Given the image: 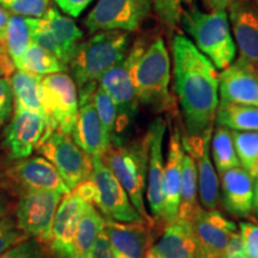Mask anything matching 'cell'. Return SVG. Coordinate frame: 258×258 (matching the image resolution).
Masks as SVG:
<instances>
[{
  "label": "cell",
  "instance_id": "4316f807",
  "mask_svg": "<svg viewBox=\"0 0 258 258\" xmlns=\"http://www.w3.org/2000/svg\"><path fill=\"white\" fill-rule=\"evenodd\" d=\"M32 17L10 15L8 30H6L5 50L18 70L25 51L32 43Z\"/></svg>",
  "mask_w": 258,
  "mask_h": 258
},
{
  "label": "cell",
  "instance_id": "5b68a950",
  "mask_svg": "<svg viewBox=\"0 0 258 258\" xmlns=\"http://www.w3.org/2000/svg\"><path fill=\"white\" fill-rule=\"evenodd\" d=\"M102 158L124 188L141 218L154 231L153 219L148 214L144 196L146 191L148 164L147 134L131 143L110 146Z\"/></svg>",
  "mask_w": 258,
  "mask_h": 258
},
{
  "label": "cell",
  "instance_id": "bcb514c9",
  "mask_svg": "<svg viewBox=\"0 0 258 258\" xmlns=\"http://www.w3.org/2000/svg\"><path fill=\"white\" fill-rule=\"evenodd\" d=\"M15 72V64L8 53L0 54V77H11Z\"/></svg>",
  "mask_w": 258,
  "mask_h": 258
},
{
  "label": "cell",
  "instance_id": "7dc6e473",
  "mask_svg": "<svg viewBox=\"0 0 258 258\" xmlns=\"http://www.w3.org/2000/svg\"><path fill=\"white\" fill-rule=\"evenodd\" d=\"M10 211V199L5 192L0 190V219L6 217Z\"/></svg>",
  "mask_w": 258,
  "mask_h": 258
},
{
  "label": "cell",
  "instance_id": "9c48e42d",
  "mask_svg": "<svg viewBox=\"0 0 258 258\" xmlns=\"http://www.w3.org/2000/svg\"><path fill=\"white\" fill-rule=\"evenodd\" d=\"M62 194L51 190L23 191L16 206V222L29 238L48 245Z\"/></svg>",
  "mask_w": 258,
  "mask_h": 258
},
{
  "label": "cell",
  "instance_id": "f1b7e54d",
  "mask_svg": "<svg viewBox=\"0 0 258 258\" xmlns=\"http://www.w3.org/2000/svg\"><path fill=\"white\" fill-rule=\"evenodd\" d=\"M198 169L195 160L189 153H184L182 166V182L179 191V208L177 219L190 221L201 205L198 202Z\"/></svg>",
  "mask_w": 258,
  "mask_h": 258
},
{
  "label": "cell",
  "instance_id": "ffe728a7",
  "mask_svg": "<svg viewBox=\"0 0 258 258\" xmlns=\"http://www.w3.org/2000/svg\"><path fill=\"white\" fill-rule=\"evenodd\" d=\"M219 98L221 102L258 108L256 69L238 59L222 70L219 76Z\"/></svg>",
  "mask_w": 258,
  "mask_h": 258
},
{
  "label": "cell",
  "instance_id": "4fadbf2b",
  "mask_svg": "<svg viewBox=\"0 0 258 258\" xmlns=\"http://www.w3.org/2000/svg\"><path fill=\"white\" fill-rule=\"evenodd\" d=\"M166 132V121L157 117L151 122L148 131V164L146 179V199L151 217L154 222V231L165 227L164 222V138Z\"/></svg>",
  "mask_w": 258,
  "mask_h": 258
},
{
  "label": "cell",
  "instance_id": "e575fe53",
  "mask_svg": "<svg viewBox=\"0 0 258 258\" xmlns=\"http://www.w3.org/2000/svg\"><path fill=\"white\" fill-rule=\"evenodd\" d=\"M0 5L10 14L41 18L50 8V0H0Z\"/></svg>",
  "mask_w": 258,
  "mask_h": 258
},
{
  "label": "cell",
  "instance_id": "f546056e",
  "mask_svg": "<svg viewBox=\"0 0 258 258\" xmlns=\"http://www.w3.org/2000/svg\"><path fill=\"white\" fill-rule=\"evenodd\" d=\"M105 219L92 205L85 202V207L79 221L76 239L77 258H90L93 245L101 232L104 230Z\"/></svg>",
  "mask_w": 258,
  "mask_h": 258
},
{
  "label": "cell",
  "instance_id": "9a60e30c",
  "mask_svg": "<svg viewBox=\"0 0 258 258\" xmlns=\"http://www.w3.org/2000/svg\"><path fill=\"white\" fill-rule=\"evenodd\" d=\"M47 120L34 111H15L4 131V147L14 160L29 158L47 134Z\"/></svg>",
  "mask_w": 258,
  "mask_h": 258
},
{
  "label": "cell",
  "instance_id": "52a82bcc",
  "mask_svg": "<svg viewBox=\"0 0 258 258\" xmlns=\"http://www.w3.org/2000/svg\"><path fill=\"white\" fill-rule=\"evenodd\" d=\"M32 42L54 54L69 67L83 40V31L70 16L50 6L41 18H32Z\"/></svg>",
  "mask_w": 258,
  "mask_h": 258
},
{
  "label": "cell",
  "instance_id": "8fae6325",
  "mask_svg": "<svg viewBox=\"0 0 258 258\" xmlns=\"http://www.w3.org/2000/svg\"><path fill=\"white\" fill-rule=\"evenodd\" d=\"M98 85L111 97L117 108L116 138L111 146H118L125 141L127 132L138 114L139 101L131 74V62L127 55L120 63L108 70L99 79Z\"/></svg>",
  "mask_w": 258,
  "mask_h": 258
},
{
  "label": "cell",
  "instance_id": "816d5d0a",
  "mask_svg": "<svg viewBox=\"0 0 258 258\" xmlns=\"http://www.w3.org/2000/svg\"><path fill=\"white\" fill-rule=\"evenodd\" d=\"M194 2H195V0H179L180 5H182V4H185V5H191Z\"/></svg>",
  "mask_w": 258,
  "mask_h": 258
},
{
  "label": "cell",
  "instance_id": "ac0fdd59",
  "mask_svg": "<svg viewBox=\"0 0 258 258\" xmlns=\"http://www.w3.org/2000/svg\"><path fill=\"white\" fill-rule=\"evenodd\" d=\"M184 147L182 135L177 124L170 123V137L167 144L166 164L164 167L163 195H164V222L165 226L173 222L178 215L179 191L182 182V166L184 159Z\"/></svg>",
  "mask_w": 258,
  "mask_h": 258
},
{
  "label": "cell",
  "instance_id": "c3c4849f",
  "mask_svg": "<svg viewBox=\"0 0 258 258\" xmlns=\"http://www.w3.org/2000/svg\"><path fill=\"white\" fill-rule=\"evenodd\" d=\"M246 171L249 172V175L252 177L253 179L257 178V177H258V154L253 158V160L251 161L249 169H247Z\"/></svg>",
  "mask_w": 258,
  "mask_h": 258
},
{
  "label": "cell",
  "instance_id": "b9f144b4",
  "mask_svg": "<svg viewBox=\"0 0 258 258\" xmlns=\"http://www.w3.org/2000/svg\"><path fill=\"white\" fill-rule=\"evenodd\" d=\"M224 256L226 258H250L245 251L243 239L239 232H234L228 240Z\"/></svg>",
  "mask_w": 258,
  "mask_h": 258
},
{
  "label": "cell",
  "instance_id": "db71d44e",
  "mask_svg": "<svg viewBox=\"0 0 258 258\" xmlns=\"http://www.w3.org/2000/svg\"><path fill=\"white\" fill-rule=\"evenodd\" d=\"M252 2L254 3V4H256V6L258 8V0H252Z\"/></svg>",
  "mask_w": 258,
  "mask_h": 258
},
{
  "label": "cell",
  "instance_id": "11a10c76",
  "mask_svg": "<svg viewBox=\"0 0 258 258\" xmlns=\"http://www.w3.org/2000/svg\"><path fill=\"white\" fill-rule=\"evenodd\" d=\"M256 74H257V78H258V63H257V66H256Z\"/></svg>",
  "mask_w": 258,
  "mask_h": 258
},
{
  "label": "cell",
  "instance_id": "f6af8a7d",
  "mask_svg": "<svg viewBox=\"0 0 258 258\" xmlns=\"http://www.w3.org/2000/svg\"><path fill=\"white\" fill-rule=\"evenodd\" d=\"M10 12L5 8L0 5V47L5 50V40H6V30H8V24L10 19ZM6 51V50H5Z\"/></svg>",
  "mask_w": 258,
  "mask_h": 258
},
{
  "label": "cell",
  "instance_id": "7bdbcfd3",
  "mask_svg": "<svg viewBox=\"0 0 258 258\" xmlns=\"http://www.w3.org/2000/svg\"><path fill=\"white\" fill-rule=\"evenodd\" d=\"M90 258H115L110 241L104 230L99 233L98 238L96 239Z\"/></svg>",
  "mask_w": 258,
  "mask_h": 258
},
{
  "label": "cell",
  "instance_id": "836d02e7",
  "mask_svg": "<svg viewBox=\"0 0 258 258\" xmlns=\"http://www.w3.org/2000/svg\"><path fill=\"white\" fill-rule=\"evenodd\" d=\"M234 150L243 169H249L251 161L258 154V132L231 131Z\"/></svg>",
  "mask_w": 258,
  "mask_h": 258
},
{
  "label": "cell",
  "instance_id": "8d00e7d4",
  "mask_svg": "<svg viewBox=\"0 0 258 258\" xmlns=\"http://www.w3.org/2000/svg\"><path fill=\"white\" fill-rule=\"evenodd\" d=\"M151 3L157 17L166 28L173 29L179 24L182 10L179 0H151Z\"/></svg>",
  "mask_w": 258,
  "mask_h": 258
},
{
  "label": "cell",
  "instance_id": "681fc988",
  "mask_svg": "<svg viewBox=\"0 0 258 258\" xmlns=\"http://www.w3.org/2000/svg\"><path fill=\"white\" fill-rule=\"evenodd\" d=\"M253 214L258 219V177L253 185Z\"/></svg>",
  "mask_w": 258,
  "mask_h": 258
},
{
  "label": "cell",
  "instance_id": "7402d4cb",
  "mask_svg": "<svg viewBox=\"0 0 258 258\" xmlns=\"http://www.w3.org/2000/svg\"><path fill=\"white\" fill-rule=\"evenodd\" d=\"M93 92L78 96L79 110L71 133L74 143L90 157L103 156L110 147V141L93 105Z\"/></svg>",
  "mask_w": 258,
  "mask_h": 258
},
{
  "label": "cell",
  "instance_id": "ee69618b",
  "mask_svg": "<svg viewBox=\"0 0 258 258\" xmlns=\"http://www.w3.org/2000/svg\"><path fill=\"white\" fill-rule=\"evenodd\" d=\"M235 0H202L205 8L211 12L227 11Z\"/></svg>",
  "mask_w": 258,
  "mask_h": 258
},
{
  "label": "cell",
  "instance_id": "cb8c5ba5",
  "mask_svg": "<svg viewBox=\"0 0 258 258\" xmlns=\"http://www.w3.org/2000/svg\"><path fill=\"white\" fill-rule=\"evenodd\" d=\"M10 176L17 185L23 189V191L51 190L61 192L62 195L71 192L55 166L42 156L29 157L19 160V163L10 170Z\"/></svg>",
  "mask_w": 258,
  "mask_h": 258
},
{
  "label": "cell",
  "instance_id": "6da1fadb",
  "mask_svg": "<svg viewBox=\"0 0 258 258\" xmlns=\"http://www.w3.org/2000/svg\"><path fill=\"white\" fill-rule=\"evenodd\" d=\"M173 89L179 103L186 138H201L213 128L219 98L217 67L192 41L177 34L171 41Z\"/></svg>",
  "mask_w": 258,
  "mask_h": 258
},
{
  "label": "cell",
  "instance_id": "30bf717a",
  "mask_svg": "<svg viewBox=\"0 0 258 258\" xmlns=\"http://www.w3.org/2000/svg\"><path fill=\"white\" fill-rule=\"evenodd\" d=\"M151 9V0H98L84 25L89 34L106 30L134 32L143 25Z\"/></svg>",
  "mask_w": 258,
  "mask_h": 258
},
{
  "label": "cell",
  "instance_id": "f5cc1de1",
  "mask_svg": "<svg viewBox=\"0 0 258 258\" xmlns=\"http://www.w3.org/2000/svg\"><path fill=\"white\" fill-rule=\"evenodd\" d=\"M3 53H6V51H5L4 49H3L2 47H0V54H3Z\"/></svg>",
  "mask_w": 258,
  "mask_h": 258
},
{
  "label": "cell",
  "instance_id": "277c9868",
  "mask_svg": "<svg viewBox=\"0 0 258 258\" xmlns=\"http://www.w3.org/2000/svg\"><path fill=\"white\" fill-rule=\"evenodd\" d=\"M179 23L192 43L219 70L234 61L237 47L232 36L227 11H202L192 4L180 10Z\"/></svg>",
  "mask_w": 258,
  "mask_h": 258
},
{
  "label": "cell",
  "instance_id": "60d3db41",
  "mask_svg": "<svg viewBox=\"0 0 258 258\" xmlns=\"http://www.w3.org/2000/svg\"><path fill=\"white\" fill-rule=\"evenodd\" d=\"M61 11L70 17L77 18L85 11L93 0H54Z\"/></svg>",
  "mask_w": 258,
  "mask_h": 258
},
{
  "label": "cell",
  "instance_id": "ba28073f",
  "mask_svg": "<svg viewBox=\"0 0 258 258\" xmlns=\"http://www.w3.org/2000/svg\"><path fill=\"white\" fill-rule=\"evenodd\" d=\"M36 152L55 166L71 191L92 172V157L84 152L70 134L54 131L38 144Z\"/></svg>",
  "mask_w": 258,
  "mask_h": 258
},
{
  "label": "cell",
  "instance_id": "f907efd6",
  "mask_svg": "<svg viewBox=\"0 0 258 258\" xmlns=\"http://www.w3.org/2000/svg\"><path fill=\"white\" fill-rule=\"evenodd\" d=\"M145 258H161L160 256H158L157 253H154L152 250L148 249L147 252H146V256H145Z\"/></svg>",
  "mask_w": 258,
  "mask_h": 258
},
{
  "label": "cell",
  "instance_id": "e0dca14e",
  "mask_svg": "<svg viewBox=\"0 0 258 258\" xmlns=\"http://www.w3.org/2000/svg\"><path fill=\"white\" fill-rule=\"evenodd\" d=\"M189 222L206 258L224 256L231 235L237 232V225L220 211L205 209L201 206Z\"/></svg>",
  "mask_w": 258,
  "mask_h": 258
},
{
  "label": "cell",
  "instance_id": "d4e9b609",
  "mask_svg": "<svg viewBox=\"0 0 258 258\" xmlns=\"http://www.w3.org/2000/svg\"><path fill=\"white\" fill-rule=\"evenodd\" d=\"M150 250L161 258H206L189 221L176 219L163 228Z\"/></svg>",
  "mask_w": 258,
  "mask_h": 258
},
{
  "label": "cell",
  "instance_id": "8992f818",
  "mask_svg": "<svg viewBox=\"0 0 258 258\" xmlns=\"http://www.w3.org/2000/svg\"><path fill=\"white\" fill-rule=\"evenodd\" d=\"M40 90L48 117L47 137L54 131L71 135L79 110L78 89L72 77L64 72L48 74L42 77Z\"/></svg>",
  "mask_w": 258,
  "mask_h": 258
},
{
  "label": "cell",
  "instance_id": "1f68e13d",
  "mask_svg": "<svg viewBox=\"0 0 258 258\" xmlns=\"http://www.w3.org/2000/svg\"><path fill=\"white\" fill-rule=\"evenodd\" d=\"M211 152L213 154L214 165L219 173L230 170L232 167L240 166L239 159H238L234 150L231 129L218 125L213 131L211 139Z\"/></svg>",
  "mask_w": 258,
  "mask_h": 258
},
{
  "label": "cell",
  "instance_id": "9f6ffc18",
  "mask_svg": "<svg viewBox=\"0 0 258 258\" xmlns=\"http://www.w3.org/2000/svg\"><path fill=\"white\" fill-rule=\"evenodd\" d=\"M220 258H226V257H225V256H222V257H220Z\"/></svg>",
  "mask_w": 258,
  "mask_h": 258
},
{
  "label": "cell",
  "instance_id": "4dcf8cb0",
  "mask_svg": "<svg viewBox=\"0 0 258 258\" xmlns=\"http://www.w3.org/2000/svg\"><path fill=\"white\" fill-rule=\"evenodd\" d=\"M18 70H23L29 73L44 77L48 74L64 72V71L69 70V67L61 62L50 51L32 42L25 51Z\"/></svg>",
  "mask_w": 258,
  "mask_h": 258
},
{
  "label": "cell",
  "instance_id": "83f0119b",
  "mask_svg": "<svg viewBox=\"0 0 258 258\" xmlns=\"http://www.w3.org/2000/svg\"><path fill=\"white\" fill-rule=\"evenodd\" d=\"M215 122L231 131L258 132V108L220 101Z\"/></svg>",
  "mask_w": 258,
  "mask_h": 258
},
{
  "label": "cell",
  "instance_id": "7c38bea8",
  "mask_svg": "<svg viewBox=\"0 0 258 258\" xmlns=\"http://www.w3.org/2000/svg\"><path fill=\"white\" fill-rule=\"evenodd\" d=\"M91 177L95 182L98 200L96 209L105 220L117 222H140L141 218L123 186L104 163L102 156L92 157Z\"/></svg>",
  "mask_w": 258,
  "mask_h": 258
},
{
  "label": "cell",
  "instance_id": "d590c367",
  "mask_svg": "<svg viewBox=\"0 0 258 258\" xmlns=\"http://www.w3.org/2000/svg\"><path fill=\"white\" fill-rule=\"evenodd\" d=\"M49 256L44 244L34 238H27L3 252L0 258H49Z\"/></svg>",
  "mask_w": 258,
  "mask_h": 258
},
{
  "label": "cell",
  "instance_id": "2e32d148",
  "mask_svg": "<svg viewBox=\"0 0 258 258\" xmlns=\"http://www.w3.org/2000/svg\"><path fill=\"white\" fill-rule=\"evenodd\" d=\"M212 133L213 128L201 138H186L180 133L184 151L195 160L200 203L205 209H218L220 206V182L211 160Z\"/></svg>",
  "mask_w": 258,
  "mask_h": 258
},
{
  "label": "cell",
  "instance_id": "3957f363",
  "mask_svg": "<svg viewBox=\"0 0 258 258\" xmlns=\"http://www.w3.org/2000/svg\"><path fill=\"white\" fill-rule=\"evenodd\" d=\"M129 43L131 32L122 30L98 31L80 42L69 64L77 89L98 84L106 71L124 59Z\"/></svg>",
  "mask_w": 258,
  "mask_h": 258
},
{
  "label": "cell",
  "instance_id": "d6a6232c",
  "mask_svg": "<svg viewBox=\"0 0 258 258\" xmlns=\"http://www.w3.org/2000/svg\"><path fill=\"white\" fill-rule=\"evenodd\" d=\"M92 102L95 105L99 120L104 128V132L110 141V146L115 143L116 138V121H117V108H116L111 97L103 90L101 86H97L92 95Z\"/></svg>",
  "mask_w": 258,
  "mask_h": 258
},
{
  "label": "cell",
  "instance_id": "484cf974",
  "mask_svg": "<svg viewBox=\"0 0 258 258\" xmlns=\"http://www.w3.org/2000/svg\"><path fill=\"white\" fill-rule=\"evenodd\" d=\"M41 76L29 73L27 71L23 70H17L11 74V77H10V83H11L12 95H14V110H28L37 112V114L42 115L46 118L48 124V117L41 99ZM43 139H42V140H43Z\"/></svg>",
  "mask_w": 258,
  "mask_h": 258
},
{
  "label": "cell",
  "instance_id": "74e56055",
  "mask_svg": "<svg viewBox=\"0 0 258 258\" xmlns=\"http://www.w3.org/2000/svg\"><path fill=\"white\" fill-rule=\"evenodd\" d=\"M27 238L14 218L6 215L0 219V254Z\"/></svg>",
  "mask_w": 258,
  "mask_h": 258
},
{
  "label": "cell",
  "instance_id": "d6986e66",
  "mask_svg": "<svg viewBox=\"0 0 258 258\" xmlns=\"http://www.w3.org/2000/svg\"><path fill=\"white\" fill-rule=\"evenodd\" d=\"M230 22L239 59L256 69L258 63V8L252 0H235L230 8Z\"/></svg>",
  "mask_w": 258,
  "mask_h": 258
},
{
  "label": "cell",
  "instance_id": "f35d334b",
  "mask_svg": "<svg viewBox=\"0 0 258 258\" xmlns=\"http://www.w3.org/2000/svg\"><path fill=\"white\" fill-rule=\"evenodd\" d=\"M14 111V95H12L10 77H0V127L8 123Z\"/></svg>",
  "mask_w": 258,
  "mask_h": 258
},
{
  "label": "cell",
  "instance_id": "7a4b0ae2",
  "mask_svg": "<svg viewBox=\"0 0 258 258\" xmlns=\"http://www.w3.org/2000/svg\"><path fill=\"white\" fill-rule=\"evenodd\" d=\"M127 57L139 104L156 112L172 108L173 99L169 91L171 61L163 38L135 41Z\"/></svg>",
  "mask_w": 258,
  "mask_h": 258
},
{
  "label": "cell",
  "instance_id": "5bb4252c",
  "mask_svg": "<svg viewBox=\"0 0 258 258\" xmlns=\"http://www.w3.org/2000/svg\"><path fill=\"white\" fill-rule=\"evenodd\" d=\"M85 202L73 191L64 194L57 207L48 244L53 258H77L76 239Z\"/></svg>",
  "mask_w": 258,
  "mask_h": 258
},
{
  "label": "cell",
  "instance_id": "603a6c76",
  "mask_svg": "<svg viewBox=\"0 0 258 258\" xmlns=\"http://www.w3.org/2000/svg\"><path fill=\"white\" fill-rule=\"evenodd\" d=\"M220 175V201L228 214L247 219L253 212V178L241 166L232 167Z\"/></svg>",
  "mask_w": 258,
  "mask_h": 258
},
{
  "label": "cell",
  "instance_id": "ab89813d",
  "mask_svg": "<svg viewBox=\"0 0 258 258\" xmlns=\"http://www.w3.org/2000/svg\"><path fill=\"white\" fill-rule=\"evenodd\" d=\"M239 231L247 256L258 258V225L253 222H240Z\"/></svg>",
  "mask_w": 258,
  "mask_h": 258
},
{
  "label": "cell",
  "instance_id": "44dd1931",
  "mask_svg": "<svg viewBox=\"0 0 258 258\" xmlns=\"http://www.w3.org/2000/svg\"><path fill=\"white\" fill-rule=\"evenodd\" d=\"M104 231L110 241L115 258H145L147 250L154 241V231L144 221L105 220Z\"/></svg>",
  "mask_w": 258,
  "mask_h": 258
}]
</instances>
